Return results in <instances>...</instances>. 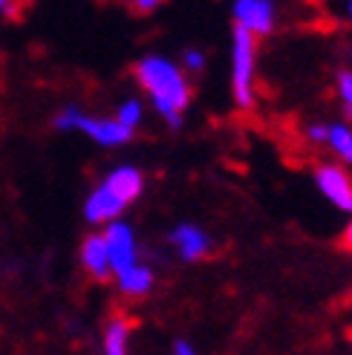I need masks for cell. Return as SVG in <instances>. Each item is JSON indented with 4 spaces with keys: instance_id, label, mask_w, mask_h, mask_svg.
<instances>
[{
    "instance_id": "cell-10",
    "label": "cell",
    "mask_w": 352,
    "mask_h": 355,
    "mask_svg": "<svg viewBox=\"0 0 352 355\" xmlns=\"http://www.w3.org/2000/svg\"><path fill=\"white\" fill-rule=\"evenodd\" d=\"M107 191H113L116 197L125 202V205H130L139 193H142V188H145V180H142V173H139L136 168H130V165H121V168H116V171H110L107 173V180L101 182Z\"/></svg>"
},
{
    "instance_id": "cell-14",
    "label": "cell",
    "mask_w": 352,
    "mask_h": 355,
    "mask_svg": "<svg viewBox=\"0 0 352 355\" xmlns=\"http://www.w3.org/2000/svg\"><path fill=\"white\" fill-rule=\"evenodd\" d=\"M142 113H145L142 101H136V98H127V101H121V107L116 110V119H118L121 124H125V128L136 130V124L142 121Z\"/></svg>"
},
{
    "instance_id": "cell-6",
    "label": "cell",
    "mask_w": 352,
    "mask_h": 355,
    "mask_svg": "<svg viewBox=\"0 0 352 355\" xmlns=\"http://www.w3.org/2000/svg\"><path fill=\"white\" fill-rule=\"evenodd\" d=\"M237 26L252 35H269L274 29V6L272 0H234Z\"/></svg>"
},
{
    "instance_id": "cell-15",
    "label": "cell",
    "mask_w": 352,
    "mask_h": 355,
    "mask_svg": "<svg viewBox=\"0 0 352 355\" xmlns=\"http://www.w3.org/2000/svg\"><path fill=\"white\" fill-rule=\"evenodd\" d=\"M338 93L344 98L346 113H352V73H341L338 76Z\"/></svg>"
},
{
    "instance_id": "cell-19",
    "label": "cell",
    "mask_w": 352,
    "mask_h": 355,
    "mask_svg": "<svg viewBox=\"0 0 352 355\" xmlns=\"http://www.w3.org/2000/svg\"><path fill=\"white\" fill-rule=\"evenodd\" d=\"M159 3H162V0H133V6L142 9V12H150V9H156Z\"/></svg>"
},
{
    "instance_id": "cell-18",
    "label": "cell",
    "mask_w": 352,
    "mask_h": 355,
    "mask_svg": "<svg viewBox=\"0 0 352 355\" xmlns=\"http://www.w3.org/2000/svg\"><path fill=\"white\" fill-rule=\"evenodd\" d=\"M173 355H197V352H193V347L188 341H176L173 344Z\"/></svg>"
},
{
    "instance_id": "cell-2",
    "label": "cell",
    "mask_w": 352,
    "mask_h": 355,
    "mask_svg": "<svg viewBox=\"0 0 352 355\" xmlns=\"http://www.w3.org/2000/svg\"><path fill=\"white\" fill-rule=\"evenodd\" d=\"M55 128L58 130H81L87 133L93 141L104 148H118V145H127L133 139V130L125 128L118 119H98V116H87L78 107H64L55 116Z\"/></svg>"
},
{
    "instance_id": "cell-13",
    "label": "cell",
    "mask_w": 352,
    "mask_h": 355,
    "mask_svg": "<svg viewBox=\"0 0 352 355\" xmlns=\"http://www.w3.org/2000/svg\"><path fill=\"white\" fill-rule=\"evenodd\" d=\"M326 145L335 150L344 162H352V130L349 128H344V124H329Z\"/></svg>"
},
{
    "instance_id": "cell-22",
    "label": "cell",
    "mask_w": 352,
    "mask_h": 355,
    "mask_svg": "<svg viewBox=\"0 0 352 355\" xmlns=\"http://www.w3.org/2000/svg\"><path fill=\"white\" fill-rule=\"evenodd\" d=\"M349 15H352V0H349Z\"/></svg>"
},
{
    "instance_id": "cell-21",
    "label": "cell",
    "mask_w": 352,
    "mask_h": 355,
    "mask_svg": "<svg viewBox=\"0 0 352 355\" xmlns=\"http://www.w3.org/2000/svg\"><path fill=\"white\" fill-rule=\"evenodd\" d=\"M9 6H12V0H0V15L9 12Z\"/></svg>"
},
{
    "instance_id": "cell-12",
    "label": "cell",
    "mask_w": 352,
    "mask_h": 355,
    "mask_svg": "<svg viewBox=\"0 0 352 355\" xmlns=\"http://www.w3.org/2000/svg\"><path fill=\"white\" fill-rule=\"evenodd\" d=\"M127 341H130L127 318H113L107 329H104V341H101L104 355H127Z\"/></svg>"
},
{
    "instance_id": "cell-8",
    "label": "cell",
    "mask_w": 352,
    "mask_h": 355,
    "mask_svg": "<svg viewBox=\"0 0 352 355\" xmlns=\"http://www.w3.org/2000/svg\"><path fill=\"white\" fill-rule=\"evenodd\" d=\"M81 266L87 269V275H93L96 280H107L113 275L110 252H107V243H104V234H90L81 243Z\"/></svg>"
},
{
    "instance_id": "cell-9",
    "label": "cell",
    "mask_w": 352,
    "mask_h": 355,
    "mask_svg": "<svg viewBox=\"0 0 352 355\" xmlns=\"http://www.w3.org/2000/svg\"><path fill=\"white\" fill-rule=\"evenodd\" d=\"M170 243L179 248L182 260H200V257H205L211 252V237L202 232V228L191 225V223L176 225L170 232Z\"/></svg>"
},
{
    "instance_id": "cell-20",
    "label": "cell",
    "mask_w": 352,
    "mask_h": 355,
    "mask_svg": "<svg viewBox=\"0 0 352 355\" xmlns=\"http://www.w3.org/2000/svg\"><path fill=\"white\" fill-rule=\"evenodd\" d=\"M344 245H346L349 252H352V223L346 225V232H344Z\"/></svg>"
},
{
    "instance_id": "cell-17",
    "label": "cell",
    "mask_w": 352,
    "mask_h": 355,
    "mask_svg": "<svg viewBox=\"0 0 352 355\" xmlns=\"http://www.w3.org/2000/svg\"><path fill=\"white\" fill-rule=\"evenodd\" d=\"M326 136H329V124H312L309 128V139L312 141H326Z\"/></svg>"
},
{
    "instance_id": "cell-3",
    "label": "cell",
    "mask_w": 352,
    "mask_h": 355,
    "mask_svg": "<svg viewBox=\"0 0 352 355\" xmlns=\"http://www.w3.org/2000/svg\"><path fill=\"white\" fill-rule=\"evenodd\" d=\"M231 87L237 107L249 110L254 104V35L249 29H234V52H231Z\"/></svg>"
},
{
    "instance_id": "cell-4",
    "label": "cell",
    "mask_w": 352,
    "mask_h": 355,
    "mask_svg": "<svg viewBox=\"0 0 352 355\" xmlns=\"http://www.w3.org/2000/svg\"><path fill=\"white\" fill-rule=\"evenodd\" d=\"M104 243H107V252H110V266H113V275L127 272L130 266L139 263V248H136V234L133 228L125 220H116L104 228Z\"/></svg>"
},
{
    "instance_id": "cell-16",
    "label": "cell",
    "mask_w": 352,
    "mask_h": 355,
    "mask_svg": "<svg viewBox=\"0 0 352 355\" xmlns=\"http://www.w3.org/2000/svg\"><path fill=\"white\" fill-rule=\"evenodd\" d=\"M185 67H188V69H202V67H205L202 52H200V49H188V52H185Z\"/></svg>"
},
{
    "instance_id": "cell-5",
    "label": "cell",
    "mask_w": 352,
    "mask_h": 355,
    "mask_svg": "<svg viewBox=\"0 0 352 355\" xmlns=\"http://www.w3.org/2000/svg\"><path fill=\"white\" fill-rule=\"evenodd\" d=\"M315 182H318L324 197L341 208V211H352V180L335 165H321L315 171Z\"/></svg>"
},
{
    "instance_id": "cell-1",
    "label": "cell",
    "mask_w": 352,
    "mask_h": 355,
    "mask_svg": "<svg viewBox=\"0 0 352 355\" xmlns=\"http://www.w3.org/2000/svg\"><path fill=\"white\" fill-rule=\"evenodd\" d=\"M136 78L148 90L156 113L173 128H179L182 110L191 101V87L182 76V69L162 55H148L136 64Z\"/></svg>"
},
{
    "instance_id": "cell-11",
    "label": "cell",
    "mask_w": 352,
    "mask_h": 355,
    "mask_svg": "<svg viewBox=\"0 0 352 355\" xmlns=\"http://www.w3.org/2000/svg\"><path fill=\"white\" fill-rule=\"evenodd\" d=\"M116 280H118V289L125 292V295H130V297H142V295H148L150 286H153V272L148 269V266L136 263V266H130L127 272L116 275Z\"/></svg>"
},
{
    "instance_id": "cell-7",
    "label": "cell",
    "mask_w": 352,
    "mask_h": 355,
    "mask_svg": "<svg viewBox=\"0 0 352 355\" xmlns=\"http://www.w3.org/2000/svg\"><path fill=\"white\" fill-rule=\"evenodd\" d=\"M127 205L121 202L113 191H107L104 185H98L90 197H87L84 202V217L90 220V223H104V225H110L118 220V214L125 211Z\"/></svg>"
}]
</instances>
